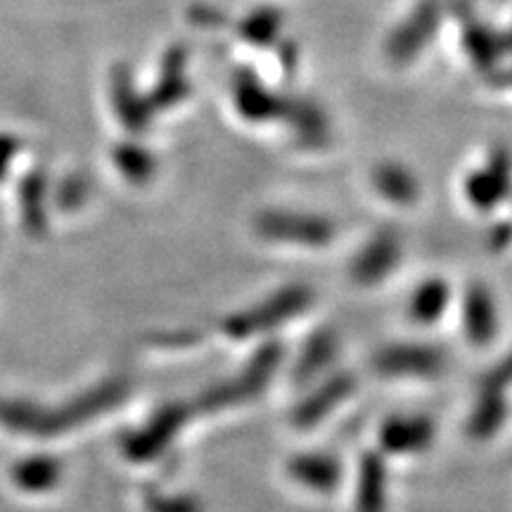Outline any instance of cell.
I'll return each mask as SVG.
<instances>
[{
    "label": "cell",
    "mask_w": 512,
    "mask_h": 512,
    "mask_svg": "<svg viewBox=\"0 0 512 512\" xmlns=\"http://www.w3.org/2000/svg\"><path fill=\"white\" fill-rule=\"evenodd\" d=\"M86 192H88V185L81 181L79 176H72V178H67V181L62 183V188H60V202L64 204V200H67V197H72V204H69V207H74V204H79L83 197H86Z\"/></svg>",
    "instance_id": "obj_26"
},
{
    "label": "cell",
    "mask_w": 512,
    "mask_h": 512,
    "mask_svg": "<svg viewBox=\"0 0 512 512\" xmlns=\"http://www.w3.org/2000/svg\"><path fill=\"white\" fill-rule=\"evenodd\" d=\"M437 427L427 415H394L380 427L382 453L411 456L432 446Z\"/></svg>",
    "instance_id": "obj_7"
},
{
    "label": "cell",
    "mask_w": 512,
    "mask_h": 512,
    "mask_svg": "<svg viewBox=\"0 0 512 512\" xmlns=\"http://www.w3.org/2000/svg\"><path fill=\"white\" fill-rule=\"evenodd\" d=\"M313 304V292L309 287L292 285L285 290H278L273 297H268L266 302H261L254 309L240 311L235 316L226 320V332L233 339H247L256 337L261 332H268L278 325L287 323V320L297 318L299 313H304Z\"/></svg>",
    "instance_id": "obj_1"
},
{
    "label": "cell",
    "mask_w": 512,
    "mask_h": 512,
    "mask_svg": "<svg viewBox=\"0 0 512 512\" xmlns=\"http://www.w3.org/2000/svg\"><path fill=\"white\" fill-rule=\"evenodd\" d=\"M337 354V335L332 330H318L316 335L306 339L302 354L297 358V366H294V380L306 382L318 373H323L325 368L335 361Z\"/></svg>",
    "instance_id": "obj_18"
},
{
    "label": "cell",
    "mask_w": 512,
    "mask_h": 512,
    "mask_svg": "<svg viewBox=\"0 0 512 512\" xmlns=\"http://www.w3.org/2000/svg\"><path fill=\"white\" fill-rule=\"evenodd\" d=\"M22 150V140L17 136H12L8 131H0V181H5L10 174L12 164Z\"/></svg>",
    "instance_id": "obj_24"
},
{
    "label": "cell",
    "mask_w": 512,
    "mask_h": 512,
    "mask_svg": "<svg viewBox=\"0 0 512 512\" xmlns=\"http://www.w3.org/2000/svg\"><path fill=\"white\" fill-rule=\"evenodd\" d=\"M403 254L401 238L394 230H380L366 245L358 249L351 261V278L358 285H375L399 266Z\"/></svg>",
    "instance_id": "obj_5"
},
{
    "label": "cell",
    "mask_w": 512,
    "mask_h": 512,
    "mask_svg": "<svg viewBox=\"0 0 512 512\" xmlns=\"http://www.w3.org/2000/svg\"><path fill=\"white\" fill-rule=\"evenodd\" d=\"M448 302H451V287H448L446 280L430 278L415 287L411 302H408V313H411L415 323L432 325L444 316Z\"/></svg>",
    "instance_id": "obj_17"
},
{
    "label": "cell",
    "mask_w": 512,
    "mask_h": 512,
    "mask_svg": "<svg viewBox=\"0 0 512 512\" xmlns=\"http://www.w3.org/2000/svg\"><path fill=\"white\" fill-rule=\"evenodd\" d=\"M505 420H508V401H505V394L482 392L479 389L475 408H472L470 418H467V434L477 441H486L501 430Z\"/></svg>",
    "instance_id": "obj_15"
},
{
    "label": "cell",
    "mask_w": 512,
    "mask_h": 512,
    "mask_svg": "<svg viewBox=\"0 0 512 512\" xmlns=\"http://www.w3.org/2000/svg\"><path fill=\"white\" fill-rule=\"evenodd\" d=\"M373 185L384 200L394 204H413L420 195L418 178L403 164L384 162L373 171Z\"/></svg>",
    "instance_id": "obj_16"
},
{
    "label": "cell",
    "mask_w": 512,
    "mask_h": 512,
    "mask_svg": "<svg viewBox=\"0 0 512 512\" xmlns=\"http://www.w3.org/2000/svg\"><path fill=\"white\" fill-rule=\"evenodd\" d=\"M463 330L475 347H486L498 335V306L484 285H470L463 297Z\"/></svg>",
    "instance_id": "obj_9"
},
{
    "label": "cell",
    "mask_w": 512,
    "mask_h": 512,
    "mask_svg": "<svg viewBox=\"0 0 512 512\" xmlns=\"http://www.w3.org/2000/svg\"><path fill=\"white\" fill-rule=\"evenodd\" d=\"M235 105L240 114L249 121H268L283 114L287 107L280 105V100L273 93H268L252 74H238L233 86Z\"/></svg>",
    "instance_id": "obj_14"
},
{
    "label": "cell",
    "mask_w": 512,
    "mask_h": 512,
    "mask_svg": "<svg viewBox=\"0 0 512 512\" xmlns=\"http://www.w3.org/2000/svg\"><path fill=\"white\" fill-rule=\"evenodd\" d=\"M190 93V83L185 79V50L181 46H174L164 55L162 67H159V79L155 83L147 98H150L155 112L169 110L183 102Z\"/></svg>",
    "instance_id": "obj_13"
},
{
    "label": "cell",
    "mask_w": 512,
    "mask_h": 512,
    "mask_svg": "<svg viewBox=\"0 0 512 512\" xmlns=\"http://www.w3.org/2000/svg\"><path fill=\"white\" fill-rule=\"evenodd\" d=\"M152 512H202V505L192 496H171V498H152Z\"/></svg>",
    "instance_id": "obj_25"
},
{
    "label": "cell",
    "mask_w": 512,
    "mask_h": 512,
    "mask_svg": "<svg viewBox=\"0 0 512 512\" xmlns=\"http://www.w3.org/2000/svg\"><path fill=\"white\" fill-rule=\"evenodd\" d=\"M256 233L271 242H290L302 247H325L335 240L337 226L325 216L297 211H266L256 219Z\"/></svg>",
    "instance_id": "obj_2"
},
{
    "label": "cell",
    "mask_w": 512,
    "mask_h": 512,
    "mask_svg": "<svg viewBox=\"0 0 512 512\" xmlns=\"http://www.w3.org/2000/svg\"><path fill=\"white\" fill-rule=\"evenodd\" d=\"M278 31L280 15L271 8L254 10L252 15H247L240 24V36L245 38L247 43H254V46H268V43H273Z\"/></svg>",
    "instance_id": "obj_22"
},
{
    "label": "cell",
    "mask_w": 512,
    "mask_h": 512,
    "mask_svg": "<svg viewBox=\"0 0 512 512\" xmlns=\"http://www.w3.org/2000/svg\"><path fill=\"white\" fill-rule=\"evenodd\" d=\"M444 366V351L427 344H392L375 356V368L387 377H434Z\"/></svg>",
    "instance_id": "obj_4"
},
{
    "label": "cell",
    "mask_w": 512,
    "mask_h": 512,
    "mask_svg": "<svg viewBox=\"0 0 512 512\" xmlns=\"http://www.w3.org/2000/svg\"><path fill=\"white\" fill-rule=\"evenodd\" d=\"M512 192V157L496 150L489 159L465 178V197L479 211H491L503 204Z\"/></svg>",
    "instance_id": "obj_3"
},
{
    "label": "cell",
    "mask_w": 512,
    "mask_h": 512,
    "mask_svg": "<svg viewBox=\"0 0 512 512\" xmlns=\"http://www.w3.org/2000/svg\"><path fill=\"white\" fill-rule=\"evenodd\" d=\"M15 482L24 491H48L60 482V463L53 458H29L15 467Z\"/></svg>",
    "instance_id": "obj_20"
},
{
    "label": "cell",
    "mask_w": 512,
    "mask_h": 512,
    "mask_svg": "<svg viewBox=\"0 0 512 512\" xmlns=\"http://www.w3.org/2000/svg\"><path fill=\"white\" fill-rule=\"evenodd\" d=\"M287 472L297 484L306 486L311 491H320V494H328L335 489L342 479V465L337 458H332L330 453H316L306 451L297 453L287 463Z\"/></svg>",
    "instance_id": "obj_11"
},
{
    "label": "cell",
    "mask_w": 512,
    "mask_h": 512,
    "mask_svg": "<svg viewBox=\"0 0 512 512\" xmlns=\"http://www.w3.org/2000/svg\"><path fill=\"white\" fill-rule=\"evenodd\" d=\"M46 176L41 171L36 174H29L24 178L22 190H19V197H22V216L24 223H27L29 230H43L46 226Z\"/></svg>",
    "instance_id": "obj_21"
},
{
    "label": "cell",
    "mask_w": 512,
    "mask_h": 512,
    "mask_svg": "<svg viewBox=\"0 0 512 512\" xmlns=\"http://www.w3.org/2000/svg\"><path fill=\"white\" fill-rule=\"evenodd\" d=\"M356 380L354 375L339 373L328 377L325 382H320L311 394H306L302 401L297 403L292 413V422L302 430L316 427L318 422H323L328 415L335 411L337 406H342L344 401L354 394Z\"/></svg>",
    "instance_id": "obj_6"
},
{
    "label": "cell",
    "mask_w": 512,
    "mask_h": 512,
    "mask_svg": "<svg viewBox=\"0 0 512 512\" xmlns=\"http://www.w3.org/2000/svg\"><path fill=\"white\" fill-rule=\"evenodd\" d=\"M110 93L114 112H117L119 121L128 131H143V128H147V124L152 121V114H155V107H152L147 93L138 91L131 69L126 64H117L112 69Z\"/></svg>",
    "instance_id": "obj_8"
},
{
    "label": "cell",
    "mask_w": 512,
    "mask_h": 512,
    "mask_svg": "<svg viewBox=\"0 0 512 512\" xmlns=\"http://www.w3.org/2000/svg\"><path fill=\"white\" fill-rule=\"evenodd\" d=\"M387 463L382 453H366L358 463L356 512H387Z\"/></svg>",
    "instance_id": "obj_12"
},
{
    "label": "cell",
    "mask_w": 512,
    "mask_h": 512,
    "mask_svg": "<svg viewBox=\"0 0 512 512\" xmlns=\"http://www.w3.org/2000/svg\"><path fill=\"white\" fill-rule=\"evenodd\" d=\"M112 162L117 164L121 176L128 178L131 183H147L155 176L157 169L152 152L138 143H119L112 150Z\"/></svg>",
    "instance_id": "obj_19"
},
{
    "label": "cell",
    "mask_w": 512,
    "mask_h": 512,
    "mask_svg": "<svg viewBox=\"0 0 512 512\" xmlns=\"http://www.w3.org/2000/svg\"><path fill=\"white\" fill-rule=\"evenodd\" d=\"M439 15L434 3H422L420 8H415L411 15L406 17V22L401 27H396L389 41V55L394 62H411L422 48L430 43V36L434 27H437Z\"/></svg>",
    "instance_id": "obj_10"
},
{
    "label": "cell",
    "mask_w": 512,
    "mask_h": 512,
    "mask_svg": "<svg viewBox=\"0 0 512 512\" xmlns=\"http://www.w3.org/2000/svg\"><path fill=\"white\" fill-rule=\"evenodd\" d=\"M510 242H512V226H508V223H501V226L489 230L486 247H489L491 252H501V249L510 247Z\"/></svg>",
    "instance_id": "obj_27"
},
{
    "label": "cell",
    "mask_w": 512,
    "mask_h": 512,
    "mask_svg": "<svg viewBox=\"0 0 512 512\" xmlns=\"http://www.w3.org/2000/svg\"><path fill=\"white\" fill-rule=\"evenodd\" d=\"M508 387H512V351L505 354L501 361L482 377V382H479V389H482V392L505 394Z\"/></svg>",
    "instance_id": "obj_23"
}]
</instances>
